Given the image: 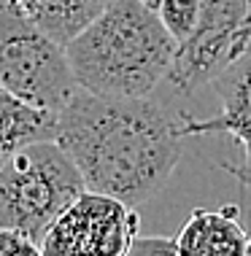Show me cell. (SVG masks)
I'll list each match as a JSON object with an SVG mask.
<instances>
[{
	"mask_svg": "<svg viewBox=\"0 0 251 256\" xmlns=\"http://www.w3.org/2000/svg\"><path fill=\"white\" fill-rule=\"evenodd\" d=\"M52 140L71 156L84 189L143 205L181 162V119L151 98H103L76 89L54 116Z\"/></svg>",
	"mask_w": 251,
	"mask_h": 256,
	"instance_id": "1",
	"label": "cell"
},
{
	"mask_svg": "<svg viewBox=\"0 0 251 256\" xmlns=\"http://www.w3.org/2000/svg\"><path fill=\"white\" fill-rule=\"evenodd\" d=\"M176 40L141 0H114L65 44L79 89L103 98H151L167 78Z\"/></svg>",
	"mask_w": 251,
	"mask_h": 256,
	"instance_id": "2",
	"label": "cell"
},
{
	"mask_svg": "<svg viewBox=\"0 0 251 256\" xmlns=\"http://www.w3.org/2000/svg\"><path fill=\"white\" fill-rule=\"evenodd\" d=\"M81 192L79 170L57 143H27L0 164V230L41 243L49 224Z\"/></svg>",
	"mask_w": 251,
	"mask_h": 256,
	"instance_id": "3",
	"label": "cell"
},
{
	"mask_svg": "<svg viewBox=\"0 0 251 256\" xmlns=\"http://www.w3.org/2000/svg\"><path fill=\"white\" fill-rule=\"evenodd\" d=\"M0 89L27 106L57 110L76 94L65 46L49 38L27 14L0 0Z\"/></svg>",
	"mask_w": 251,
	"mask_h": 256,
	"instance_id": "4",
	"label": "cell"
},
{
	"mask_svg": "<svg viewBox=\"0 0 251 256\" xmlns=\"http://www.w3.org/2000/svg\"><path fill=\"white\" fill-rule=\"evenodd\" d=\"M251 44V0H200L192 32L176 44L167 78L176 92L192 94L213 84Z\"/></svg>",
	"mask_w": 251,
	"mask_h": 256,
	"instance_id": "5",
	"label": "cell"
},
{
	"mask_svg": "<svg viewBox=\"0 0 251 256\" xmlns=\"http://www.w3.org/2000/svg\"><path fill=\"white\" fill-rule=\"evenodd\" d=\"M138 234V210L84 189L41 238L44 256H124Z\"/></svg>",
	"mask_w": 251,
	"mask_h": 256,
	"instance_id": "6",
	"label": "cell"
},
{
	"mask_svg": "<svg viewBox=\"0 0 251 256\" xmlns=\"http://www.w3.org/2000/svg\"><path fill=\"white\" fill-rule=\"evenodd\" d=\"M213 89L221 100V110L211 119H181V135H229L240 146L235 162H224L221 170L251 189V44L219 78Z\"/></svg>",
	"mask_w": 251,
	"mask_h": 256,
	"instance_id": "7",
	"label": "cell"
},
{
	"mask_svg": "<svg viewBox=\"0 0 251 256\" xmlns=\"http://www.w3.org/2000/svg\"><path fill=\"white\" fill-rule=\"evenodd\" d=\"M178 256H251V234L238 221V208H194L176 234Z\"/></svg>",
	"mask_w": 251,
	"mask_h": 256,
	"instance_id": "8",
	"label": "cell"
},
{
	"mask_svg": "<svg viewBox=\"0 0 251 256\" xmlns=\"http://www.w3.org/2000/svg\"><path fill=\"white\" fill-rule=\"evenodd\" d=\"M54 114L27 106L25 100L0 89V164L27 143L52 140Z\"/></svg>",
	"mask_w": 251,
	"mask_h": 256,
	"instance_id": "9",
	"label": "cell"
},
{
	"mask_svg": "<svg viewBox=\"0 0 251 256\" xmlns=\"http://www.w3.org/2000/svg\"><path fill=\"white\" fill-rule=\"evenodd\" d=\"M114 0H38L30 19L49 38L65 46L73 36L97 19Z\"/></svg>",
	"mask_w": 251,
	"mask_h": 256,
	"instance_id": "10",
	"label": "cell"
},
{
	"mask_svg": "<svg viewBox=\"0 0 251 256\" xmlns=\"http://www.w3.org/2000/svg\"><path fill=\"white\" fill-rule=\"evenodd\" d=\"M159 22L170 38L181 44L186 36L192 32L194 22H197V14H200V0H159L154 6Z\"/></svg>",
	"mask_w": 251,
	"mask_h": 256,
	"instance_id": "11",
	"label": "cell"
},
{
	"mask_svg": "<svg viewBox=\"0 0 251 256\" xmlns=\"http://www.w3.org/2000/svg\"><path fill=\"white\" fill-rule=\"evenodd\" d=\"M124 256H178L176 238H165V234H135L132 246Z\"/></svg>",
	"mask_w": 251,
	"mask_h": 256,
	"instance_id": "12",
	"label": "cell"
},
{
	"mask_svg": "<svg viewBox=\"0 0 251 256\" xmlns=\"http://www.w3.org/2000/svg\"><path fill=\"white\" fill-rule=\"evenodd\" d=\"M0 256H44V251L36 240L25 238V234L0 230Z\"/></svg>",
	"mask_w": 251,
	"mask_h": 256,
	"instance_id": "13",
	"label": "cell"
},
{
	"mask_svg": "<svg viewBox=\"0 0 251 256\" xmlns=\"http://www.w3.org/2000/svg\"><path fill=\"white\" fill-rule=\"evenodd\" d=\"M3 3H9V6H14L17 11H22V14H27V16H30L38 0H3Z\"/></svg>",
	"mask_w": 251,
	"mask_h": 256,
	"instance_id": "14",
	"label": "cell"
},
{
	"mask_svg": "<svg viewBox=\"0 0 251 256\" xmlns=\"http://www.w3.org/2000/svg\"><path fill=\"white\" fill-rule=\"evenodd\" d=\"M141 3H146V6H149V8H154V6L159 3V0H141Z\"/></svg>",
	"mask_w": 251,
	"mask_h": 256,
	"instance_id": "15",
	"label": "cell"
}]
</instances>
